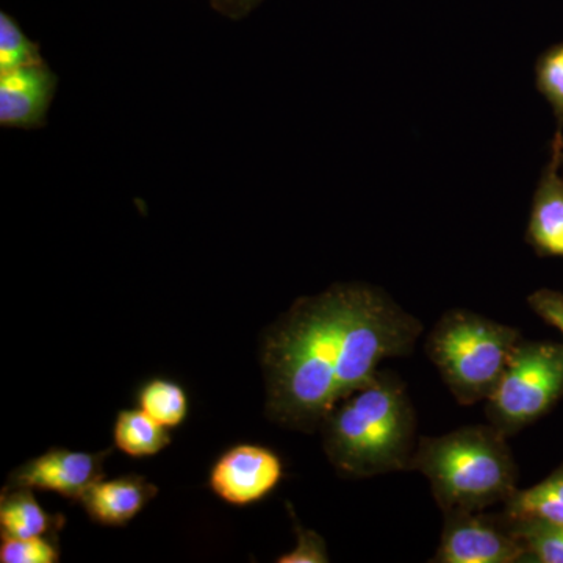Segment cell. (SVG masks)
Segmentation results:
<instances>
[{"label": "cell", "instance_id": "1", "mask_svg": "<svg viewBox=\"0 0 563 563\" xmlns=\"http://www.w3.org/2000/svg\"><path fill=\"white\" fill-rule=\"evenodd\" d=\"M422 324L379 288L335 284L298 299L261 342L269 420L314 432L379 374L385 358L412 354Z\"/></svg>", "mask_w": 563, "mask_h": 563}, {"label": "cell", "instance_id": "2", "mask_svg": "<svg viewBox=\"0 0 563 563\" xmlns=\"http://www.w3.org/2000/svg\"><path fill=\"white\" fill-rule=\"evenodd\" d=\"M320 429L329 462L351 479L410 470L418 444L409 393L390 372H379L372 384L352 393Z\"/></svg>", "mask_w": 563, "mask_h": 563}, {"label": "cell", "instance_id": "3", "mask_svg": "<svg viewBox=\"0 0 563 563\" xmlns=\"http://www.w3.org/2000/svg\"><path fill=\"white\" fill-rule=\"evenodd\" d=\"M507 439L492 424L422 437L410 470L429 481L444 514L484 512L517 490V463Z\"/></svg>", "mask_w": 563, "mask_h": 563}, {"label": "cell", "instance_id": "4", "mask_svg": "<svg viewBox=\"0 0 563 563\" xmlns=\"http://www.w3.org/2000/svg\"><path fill=\"white\" fill-rule=\"evenodd\" d=\"M520 331L468 310H451L433 325L426 352L461 406L487 401L501 379Z\"/></svg>", "mask_w": 563, "mask_h": 563}, {"label": "cell", "instance_id": "5", "mask_svg": "<svg viewBox=\"0 0 563 563\" xmlns=\"http://www.w3.org/2000/svg\"><path fill=\"white\" fill-rule=\"evenodd\" d=\"M562 396L563 344L521 339L485 401V415L488 424L510 437L539 421Z\"/></svg>", "mask_w": 563, "mask_h": 563}, {"label": "cell", "instance_id": "6", "mask_svg": "<svg viewBox=\"0 0 563 563\" xmlns=\"http://www.w3.org/2000/svg\"><path fill=\"white\" fill-rule=\"evenodd\" d=\"M435 563L526 562V550L506 515L444 514Z\"/></svg>", "mask_w": 563, "mask_h": 563}, {"label": "cell", "instance_id": "7", "mask_svg": "<svg viewBox=\"0 0 563 563\" xmlns=\"http://www.w3.org/2000/svg\"><path fill=\"white\" fill-rule=\"evenodd\" d=\"M284 479V462L262 444L240 443L229 448L211 466V492L235 507L263 501Z\"/></svg>", "mask_w": 563, "mask_h": 563}, {"label": "cell", "instance_id": "8", "mask_svg": "<svg viewBox=\"0 0 563 563\" xmlns=\"http://www.w3.org/2000/svg\"><path fill=\"white\" fill-rule=\"evenodd\" d=\"M111 450L85 453L52 448L10 473L5 487L52 492L79 503L92 485L103 479V463Z\"/></svg>", "mask_w": 563, "mask_h": 563}, {"label": "cell", "instance_id": "9", "mask_svg": "<svg viewBox=\"0 0 563 563\" xmlns=\"http://www.w3.org/2000/svg\"><path fill=\"white\" fill-rule=\"evenodd\" d=\"M57 88L58 76L46 60L0 74V125L43 129Z\"/></svg>", "mask_w": 563, "mask_h": 563}, {"label": "cell", "instance_id": "10", "mask_svg": "<svg viewBox=\"0 0 563 563\" xmlns=\"http://www.w3.org/2000/svg\"><path fill=\"white\" fill-rule=\"evenodd\" d=\"M563 132L555 131L551 158L533 192L526 242L540 257L563 258Z\"/></svg>", "mask_w": 563, "mask_h": 563}, {"label": "cell", "instance_id": "11", "mask_svg": "<svg viewBox=\"0 0 563 563\" xmlns=\"http://www.w3.org/2000/svg\"><path fill=\"white\" fill-rule=\"evenodd\" d=\"M157 495V485L139 474H128L99 481L79 503L95 523L121 528L131 523Z\"/></svg>", "mask_w": 563, "mask_h": 563}, {"label": "cell", "instance_id": "12", "mask_svg": "<svg viewBox=\"0 0 563 563\" xmlns=\"http://www.w3.org/2000/svg\"><path fill=\"white\" fill-rule=\"evenodd\" d=\"M65 523L63 515H51L43 509L31 488L3 487L0 496V531L2 537L57 536Z\"/></svg>", "mask_w": 563, "mask_h": 563}, {"label": "cell", "instance_id": "13", "mask_svg": "<svg viewBox=\"0 0 563 563\" xmlns=\"http://www.w3.org/2000/svg\"><path fill=\"white\" fill-rule=\"evenodd\" d=\"M169 431L172 429L155 421L140 407L121 410L113 426V443L129 457H154L172 444Z\"/></svg>", "mask_w": 563, "mask_h": 563}, {"label": "cell", "instance_id": "14", "mask_svg": "<svg viewBox=\"0 0 563 563\" xmlns=\"http://www.w3.org/2000/svg\"><path fill=\"white\" fill-rule=\"evenodd\" d=\"M504 515L510 520H539L563 525V465L542 483L515 490L504 501Z\"/></svg>", "mask_w": 563, "mask_h": 563}, {"label": "cell", "instance_id": "15", "mask_svg": "<svg viewBox=\"0 0 563 563\" xmlns=\"http://www.w3.org/2000/svg\"><path fill=\"white\" fill-rule=\"evenodd\" d=\"M136 404L143 412L168 429L184 424L190 410L185 388L165 377H154L141 385L136 393Z\"/></svg>", "mask_w": 563, "mask_h": 563}, {"label": "cell", "instance_id": "16", "mask_svg": "<svg viewBox=\"0 0 563 563\" xmlns=\"http://www.w3.org/2000/svg\"><path fill=\"white\" fill-rule=\"evenodd\" d=\"M510 521L523 543L526 562L563 563V525L539 520Z\"/></svg>", "mask_w": 563, "mask_h": 563}, {"label": "cell", "instance_id": "17", "mask_svg": "<svg viewBox=\"0 0 563 563\" xmlns=\"http://www.w3.org/2000/svg\"><path fill=\"white\" fill-rule=\"evenodd\" d=\"M44 62L40 44L25 35L20 22L0 11V74Z\"/></svg>", "mask_w": 563, "mask_h": 563}, {"label": "cell", "instance_id": "18", "mask_svg": "<svg viewBox=\"0 0 563 563\" xmlns=\"http://www.w3.org/2000/svg\"><path fill=\"white\" fill-rule=\"evenodd\" d=\"M536 87L554 111L558 132H563V41L537 58Z\"/></svg>", "mask_w": 563, "mask_h": 563}, {"label": "cell", "instance_id": "19", "mask_svg": "<svg viewBox=\"0 0 563 563\" xmlns=\"http://www.w3.org/2000/svg\"><path fill=\"white\" fill-rule=\"evenodd\" d=\"M60 561L57 536L14 539L2 537L0 562L2 563H57Z\"/></svg>", "mask_w": 563, "mask_h": 563}, {"label": "cell", "instance_id": "20", "mask_svg": "<svg viewBox=\"0 0 563 563\" xmlns=\"http://www.w3.org/2000/svg\"><path fill=\"white\" fill-rule=\"evenodd\" d=\"M296 547L290 553L282 554L279 563H325L329 562L328 547L320 533L303 529L295 523Z\"/></svg>", "mask_w": 563, "mask_h": 563}, {"label": "cell", "instance_id": "21", "mask_svg": "<svg viewBox=\"0 0 563 563\" xmlns=\"http://www.w3.org/2000/svg\"><path fill=\"white\" fill-rule=\"evenodd\" d=\"M529 307L539 314L548 324L554 325L563 333V295L561 291L543 290L533 291L528 298Z\"/></svg>", "mask_w": 563, "mask_h": 563}, {"label": "cell", "instance_id": "22", "mask_svg": "<svg viewBox=\"0 0 563 563\" xmlns=\"http://www.w3.org/2000/svg\"><path fill=\"white\" fill-rule=\"evenodd\" d=\"M263 0H210L211 9L228 20L240 21L250 16Z\"/></svg>", "mask_w": 563, "mask_h": 563}]
</instances>
